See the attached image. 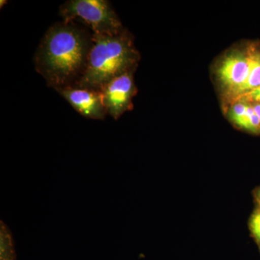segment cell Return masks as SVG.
Listing matches in <instances>:
<instances>
[{
	"instance_id": "obj_8",
	"label": "cell",
	"mask_w": 260,
	"mask_h": 260,
	"mask_svg": "<svg viewBox=\"0 0 260 260\" xmlns=\"http://www.w3.org/2000/svg\"><path fill=\"white\" fill-rule=\"evenodd\" d=\"M246 54L249 57V73L237 99L260 86V51L251 47Z\"/></svg>"
},
{
	"instance_id": "obj_4",
	"label": "cell",
	"mask_w": 260,
	"mask_h": 260,
	"mask_svg": "<svg viewBox=\"0 0 260 260\" xmlns=\"http://www.w3.org/2000/svg\"><path fill=\"white\" fill-rule=\"evenodd\" d=\"M134 70L118 75L100 89L108 115L115 120L132 107V99L135 93Z\"/></svg>"
},
{
	"instance_id": "obj_9",
	"label": "cell",
	"mask_w": 260,
	"mask_h": 260,
	"mask_svg": "<svg viewBox=\"0 0 260 260\" xmlns=\"http://www.w3.org/2000/svg\"><path fill=\"white\" fill-rule=\"evenodd\" d=\"M1 260H15L14 240L9 228L1 220L0 225Z\"/></svg>"
},
{
	"instance_id": "obj_14",
	"label": "cell",
	"mask_w": 260,
	"mask_h": 260,
	"mask_svg": "<svg viewBox=\"0 0 260 260\" xmlns=\"http://www.w3.org/2000/svg\"><path fill=\"white\" fill-rule=\"evenodd\" d=\"M8 2L7 1V0H1V1H0V8L2 9V8H3L5 5L8 4Z\"/></svg>"
},
{
	"instance_id": "obj_10",
	"label": "cell",
	"mask_w": 260,
	"mask_h": 260,
	"mask_svg": "<svg viewBox=\"0 0 260 260\" xmlns=\"http://www.w3.org/2000/svg\"><path fill=\"white\" fill-rule=\"evenodd\" d=\"M250 229L253 236L260 244V210L254 213L251 217Z\"/></svg>"
},
{
	"instance_id": "obj_3",
	"label": "cell",
	"mask_w": 260,
	"mask_h": 260,
	"mask_svg": "<svg viewBox=\"0 0 260 260\" xmlns=\"http://www.w3.org/2000/svg\"><path fill=\"white\" fill-rule=\"evenodd\" d=\"M64 21L79 22L99 35H114L124 30L114 8L107 0H69L59 9Z\"/></svg>"
},
{
	"instance_id": "obj_1",
	"label": "cell",
	"mask_w": 260,
	"mask_h": 260,
	"mask_svg": "<svg viewBox=\"0 0 260 260\" xmlns=\"http://www.w3.org/2000/svg\"><path fill=\"white\" fill-rule=\"evenodd\" d=\"M92 32L75 22L54 24L34 54L35 69L56 91L78 85L86 68Z\"/></svg>"
},
{
	"instance_id": "obj_13",
	"label": "cell",
	"mask_w": 260,
	"mask_h": 260,
	"mask_svg": "<svg viewBox=\"0 0 260 260\" xmlns=\"http://www.w3.org/2000/svg\"><path fill=\"white\" fill-rule=\"evenodd\" d=\"M256 202L258 203V204H259L260 206V189H259V190L257 191V192H256Z\"/></svg>"
},
{
	"instance_id": "obj_6",
	"label": "cell",
	"mask_w": 260,
	"mask_h": 260,
	"mask_svg": "<svg viewBox=\"0 0 260 260\" xmlns=\"http://www.w3.org/2000/svg\"><path fill=\"white\" fill-rule=\"evenodd\" d=\"M249 73L247 54L234 52L225 56L217 70L218 79L229 96L237 99Z\"/></svg>"
},
{
	"instance_id": "obj_12",
	"label": "cell",
	"mask_w": 260,
	"mask_h": 260,
	"mask_svg": "<svg viewBox=\"0 0 260 260\" xmlns=\"http://www.w3.org/2000/svg\"><path fill=\"white\" fill-rule=\"evenodd\" d=\"M252 105L254 111H255L256 115H257L258 118H259L260 122V104H259V103H254V104H252Z\"/></svg>"
},
{
	"instance_id": "obj_5",
	"label": "cell",
	"mask_w": 260,
	"mask_h": 260,
	"mask_svg": "<svg viewBox=\"0 0 260 260\" xmlns=\"http://www.w3.org/2000/svg\"><path fill=\"white\" fill-rule=\"evenodd\" d=\"M57 92L84 117L104 120L108 115L100 90L74 85Z\"/></svg>"
},
{
	"instance_id": "obj_11",
	"label": "cell",
	"mask_w": 260,
	"mask_h": 260,
	"mask_svg": "<svg viewBox=\"0 0 260 260\" xmlns=\"http://www.w3.org/2000/svg\"><path fill=\"white\" fill-rule=\"evenodd\" d=\"M240 98H244V99L250 102L259 103L260 104V86L259 88L251 90L248 93L244 94ZM240 98H239V99H240Z\"/></svg>"
},
{
	"instance_id": "obj_2",
	"label": "cell",
	"mask_w": 260,
	"mask_h": 260,
	"mask_svg": "<svg viewBox=\"0 0 260 260\" xmlns=\"http://www.w3.org/2000/svg\"><path fill=\"white\" fill-rule=\"evenodd\" d=\"M138 53L124 29L114 35L92 34L86 68L78 86L100 89L118 75L135 69Z\"/></svg>"
},
{
	"instance_id": "obj_7",
	"label": "cell",
	"mask_w": 260,
	"mask_h": 260,
	"mask_svg": "<svg viewBox=\"0 0 260 260\" xmlns=\"http://www.w3.org/2000/svg\"><path fill=\"white\" fill-rule=\"evenodd\" d=\"M229 118L240 129L254 134L260 133V122L252 104L244 98L235 100L230 111Z\"/></svg>"
}]
</instances>
